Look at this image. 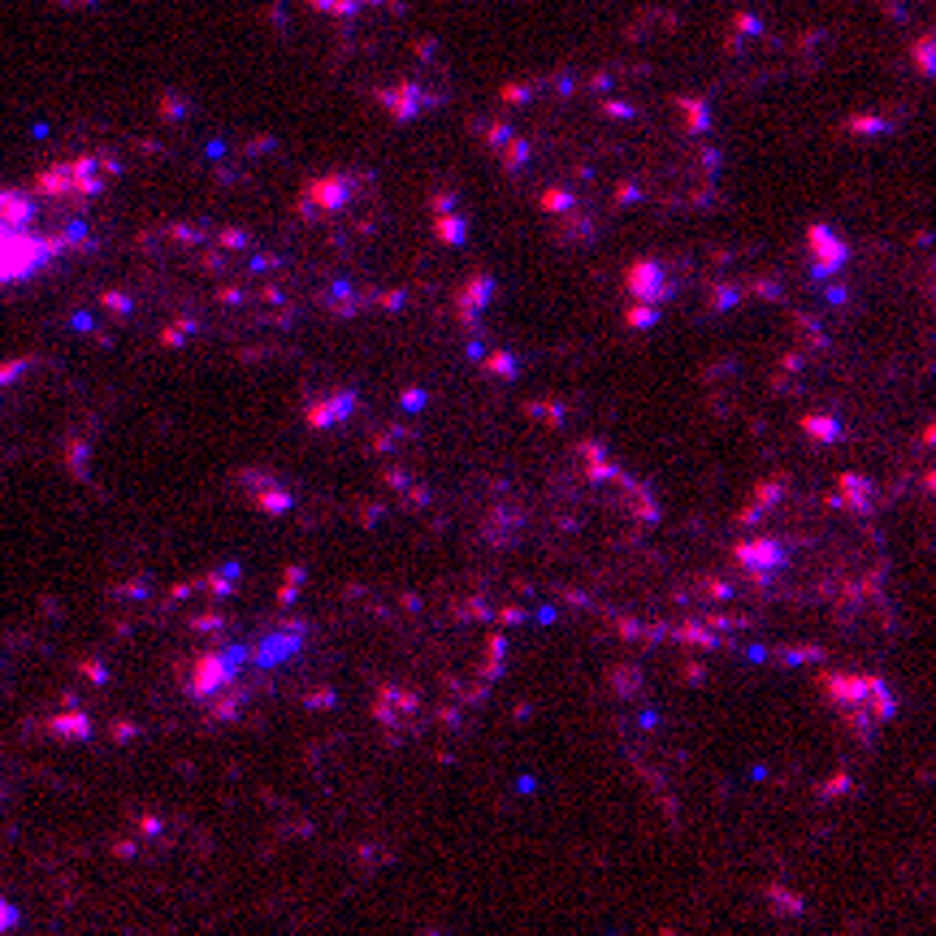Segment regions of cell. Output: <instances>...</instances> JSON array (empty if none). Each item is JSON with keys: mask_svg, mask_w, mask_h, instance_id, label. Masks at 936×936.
Masks as SVG:
<instances>
[{"mask_svg": "<svg viewBox=\"0 0 936 936\" xmlns=\"http://www.w3.org/2000/svg\"><path fill=\"white\" fill-rule=\"evenodd\" d=\"M109 187L114 165L96 152L57 161L31 183H0V286L39 278L79 251Z\"/></svg>", "mask_w": 936, "mask_h": 936, "instance_id": "7a4b0ae2", "label": "cell"}, {"mask_svg": "<svg viewBox=\"0 0 936 936\" xmlns=\"http://www.w3.org/2000/svg\"><path fill=\"white\" fill-rule=\"evenodd\" d=\"M828 699H832V711L841 715L845 728L854 733H876L889 715H893V694L885 690L880 677H867V672H832L823 681Z\"/></svg>", "mask_w": 936, "mask_h": 936, "instance_id": "5b68a950", "label": "cell"}, {"mask_svg": "<svg viewBox=\"0 0 936 936\" xmlns=\"http://www.w3.org/2000/svg\"><path fill=\"white\" fill-rule=\"evenodd\" d=\"M737 560L763 594L798 602H867L885 582V542L858 481L828 494L768 481L741 512Z\"/></svg>", "mask_w": 936, "mask_h": 936, "instance_id": "6da1fadb", "label": "cell"}, {"mask_svg": "<svg viewBox=\"0 0 936 936\" xmlns=\"http://www.w3.org/2000/svg\"><path fill=\"white\" fill-rule=\"evenodd\" d=\"M577 503L589 512V520L616 538H637L659 520V503L655 494L629 477L620 465H611L607 456H594L582 465L577 477Z\"/></svg>", "mask_w": 936, "mask_h": 936, "instance_id": "277c9868", "label": "cell"}, {"mask_svg": "<svg viewBox=\"0 0 936 936\" xmlns=\"http://www.w3.org/2000/svg\"><path fill=\"white\" fill-rule=\"evenodd\" d=\"M79 421V390L66 368L44 355L0 364V456L61 452Z\"/></svg>", "mask_w": 936, "mask_h": 936, "instance_id": "3957f363", "label": "cell"}]
</instances>
